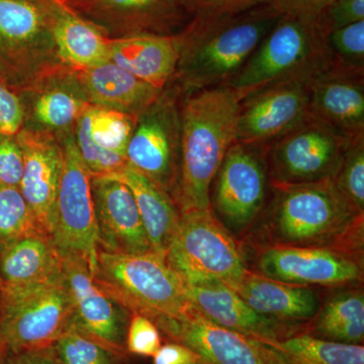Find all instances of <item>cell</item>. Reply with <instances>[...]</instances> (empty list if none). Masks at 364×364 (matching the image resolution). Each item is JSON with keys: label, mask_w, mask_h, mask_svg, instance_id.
<instances>
[{"label": "cell", "mask_w": 364, "mask_h": 364, "mask_svg": "<svg viewBox=\"0 0 364 364\" xmlns=\"http://www.w3.org/2000/svg\"><path fill=\"white\" fill-rule=\"evenodd\" d=\"M280 16L269 4L227 16H196L176 35L178 63L168 86L186 95L227 85Z\"/></svg>", "instance_id": "6da1fadb"}, {"label": "cell", "mask_w": 364, "mask_h": 364, "mask_svg": "<svg viewBox=\"0 0 364 364\" xmlns=\"http://www.w3.org/2000/svg\"><path fill=\"white\" fill-rule=\"evenodd\" d=\"M241 100L229 86L181 95V154L173 198L181 214L212 210L210 189L228 150L237 141Z\"/></svg>", "instance_id": "7a4b0ae2"}, {"label": "cell", "mask_w": 364, "mask_h": 364, "mask_svg": "<svg viewBox=\"0 0 364 364\" xmlns=\"http://www.w3.org/2000/svg\"><path fill=\"white\" fill-rule=\"evenodd\" d=\"M261 245L332 248L363 256L364 215L345 202L331 179L272 186Z\"/></svg>", "instance_id": "3957f363"}, {"label": "cell", "mask_w": 364, "mask_h": 364, "mask_svg": "<svg viewBox=\"0 0 364 364\" xmlns=\"http://www.w3.org/2000/svg\"><path fill=\"white\" fill-rule=\"evenodd\" d=\"M98 284L133 314L151 321L183 315L191 304L186 284L164 256L153 252L114 254L98 250L92 272Z\"/></svg>", "instance_id": "277c9868"}, {"label": "cell", "mask_w": 364, "mask_h": 364, "mask_svg": "<svg viewBox=\"0 0 364 364\" xmlns=\"http://www.w3.org/2000/svg\"><path fill=\"white\" fill-rule=\"evenodd\" d=\"M323 43L314 18L282 14L226 86L242 102L277 83L313 78L322 72Z\"/></svg>", "instance_id": "5b68a950"}, {"label": "cell", "mask_w": 364, "mask_h": 364, "mask_svg": "<svg viewBox=\"0 0 364 364\" xmlns=\"http://www.w3.org/2000/svg\"><path fill=\"white\" fill-rule=\"evenodd\" d=\"M165 259L186 284L218 282L234 287L249 269L239 240L212 210L181 214Z\"/></svg>", "instance_id": "8992f818"}, {"label": "cell", "mask_w": 364, "mask_h": 364, "mask_svg": "<svg viewBox=\"0 0 364 364\" xmlns=\"http://www.w3.org/2000/svg\"><path fill=\"white\" fill-rule=\"evenodd\" d=\"M55 0H0V51L23 91L69 68L53 33Z\"/></svg>", "instance_id": "52a82bcc"}, {"label": "cell", "mask_w": 364, "mask_h": 364, "mask_svg": "<svg viewBox=\"0 0 364 364\" xmlns=\"http://www.w3.org/2000/svg\"><path fill=\"white\" fill-rule=\"evenodd\" d=\"M73 322L63 277L58 282L0 286V336L7 351L53 346Z\"/></svg>", "instance_id": "ba28073f"}, {"label": "cell", "mask_w": 364, "mask_h": 364, "mask_svg": "<svg viewBox=\"0 0 364 364\" xmlns=\"http://www.w3.org/2000/svg\"><path fill=\"white\" fill-rule=\"evenodd\" d=\"M267 150L268 147L236 141L228 150L213 182V214L237 240L245 236L263 215L272 195Z\"/></svg>", "instance_id": "9c48e42d"}, {"label": "cell", "mask_w": 364, "mask_h": 364, "mask_svg": "<svg viewBox=\"0 0 364 364\" xmlns=\"http://www.w3.org/2000/svg\"><path fill=\"white\" fill-rule=\"evenodd\" d=\"M73 130L59 136L64 161L51 238L62 257L85 260L93 272L97 265V236L90 174L79 155Z\"/></svg>", "instance_id": "30bf717a"}, {"label": "cell", "mask_w": 364, "mask_h": 364, "mask_svg": "<svg viewBox=\"0 0 364 364\" xmlns=\"http://www.w3.org/2000/svg\"><path fill=\"white\" fill-rule=\"evenodd\" d=\"M181 97L173 86L165 87L136 119L127 148L129 166L171 196L176 189L181 167Z\"/></svg>", "instance_id": "8fae6325"}, {"label": "cell", "mask_w": 364, "mask_h": 364, "mask_svg": "<svg viewBox=\"0 0 364 364\" xmlns=\"http://www.w3.org/2000/svg\"><path fill=\"white\" fill-rule=\"evenodd\" d=\"M352 140L308 116L268 147L272 186L331 179Z\"/></svg>", "instance_id": "7c38bea8"}, {"label": "cell", "mask_w": 364, "mask_h": 364, "mask_svg": "<svg viewBox=\"0 0 364 364\" xmlns=\"http://www.w3.org/2000/svg\"><path fill=\"white\" fill-rule=\"evenodd\" d=\"M107 39L174 37L195 18L191 0H63Z\"/></svg>", "instance_id": "4fadbf2b"}, {"label": "cell", "mask_w": 364, "mask_h": 364, "mask_svg": "<svg viewBox=\"0 0 364 364\" xmlns=\"http://www.w3.org/2000/svg\"><path fill=\"white\" fill-rule=\"evenodd\" d=\"M256 272L286 284L304 287H360L363 256L332 248L260 245Z\"/></svg>", "instance_id": "5bb4252c"}, {"label": "cell", "mask_w": 364, "mask_h": 364, "mask_svg": "<svg viewBox=\"0 0 364 364\" xmlns=\"http://www.w3.org/2000/svg\"><path fill=\"white\" fill-rule=\"evenodd\" d=\"M62 277L73 306L72 327L112 348L127 351L133 313L97 284L85 260L63 258Z\"/></svg>", "instance_id": "9a60e30c"}, {"label": "cell", "mask_w": 364, "mask_h": 364, "mask_svg": "<svg viewBox=\"0 0 364 364\" xmlns=\"http://www.w3.org/2000/svg\"><path fill=\"white\" fill-rule=\"evenodd\" d=\"M310 79H291L242 100L237 142L269 147L309 116Z\"/></svg>", "instance_id": "2e32d148"}, {"label": "cell", "mask_w": 364, "mask_h": 364, "mask_svg": "<svg viewBox=\"0 0 364 364\" xmlns=\"http://www.w3.org/2000/svg\"><path fill=\"white\" fill-rule=\"evenodd\" d=\"M163 339L186 345L203 364H267L257 338L215 324L193 305L179 317L152 321Z\"/></svg>", "instance_id": "e0dca14e"}, {"label": "cell", "mask_w": 364, "mask_h": 364, "mask_svg": "<svg viewBox=\"0 0 364 364\" xmlns=\"http://www.w3.org/2000/svg\"><path fill=\"white\" fill-rule=\"evenodd\" d=\"M90 188L98 250L114 254L152 251L130 188L114 176H90Z\"/></svg>", "instance_id": "ac0fdd59"}, {"label": "cell", "mask_w": 364, "mask_h": 364, "mask_svg": "<svg viewBox=\"0 0 364 364\" xmlns=\"http://www.w3.org/2000/svg\"><path fill=\"white\" fill-rule=\"evenodd\" d=\"M16 136L23 153V172L18 188L41 232L51 236L63 169V146L59 136L23 127Z\"/></svg>", "instance_id": "d6986e66"}, {"label": "cell", "mask_w": 364, "mask_h": 364, "mask_svg": "<svg viewBox=\"0 0 364 364\" xmlns=\"http://www.w3.org/2000/svg\"><path fill=\"white\" fill-rule=\"evenodd\" d=\"M136 119L90 105L74 127V141L90 176H117L128 165L127 148Z\"/></svg>", "instance_id": "ffe728a7"}, {"label": "cell", "mask_w": 364, "mask_h": 364, "mask_svg": "<svg viewBox=\"0 0 364 364\" xmlns=\"http://www.w3.org/2000/svg\"><path fill=\"white\" fill-rule=\"evenodd\" d=\"M191 305L215 324L253 338L277 340L301 332L260 315L231 287L218 282L186 284Z\"/></svg>", "instance_id": "44dd1931"}, {"label": "cell", "mask_w": 364, "mask_h": 364, "mask_svg": "<svg viewBox=\"0 0 364 364\" xmlns=\"http://www.w3.org/2000/svg\"><path fill=\"white\" fill-rule=\"evenodd\" d=\"M233 289L256 312L280 324L305 331L320 309V296L311 287L268 279L248 269Z\"/></svg>", "instance_id": "7402d4cb"}, {"label": "cell", "mask_w": 364, "mask_h": 364, "mask_svg": "<svg viewBox=\"0 0 364 364\" xmlns=\"http://www.w3.org/2000/svg\"><path fill=\"white\" fill-rule=\"evenodd\" d=\"M309 86V116L349 140L364 136V77L318 73Z\"/></svg>", "instance_id": "603a6c76"}, {"label": "cell", "mask_w": 364, "mask_h": 364, "mask_svg": "<svg viewBox=\"0 0 364 364\" xmlns=\"http://www.w3.org/2000/svg\"><path fill=\"white\" fill-rule=\"evenodd\" d=\"M75 77L90 105L136 119L164 90L141 80L109 60L91 68L75 70Z\"/></svg>", "instance_id": "cb8c5ba5"}, {"label": "cell", "mask_w": 364, "mask_h": 364, "mask_svg": "<svg viewBox=\"0 0 364 364\" xmlns=\"http://www.w3.org/2000/svg\"><path fill=\"white\" fill-rule=\"evenodd\" d=\"M25 93L31 100L28 119L23 121L28 124H23V128L57 136L73 130L79 117L90 105L76 80L75 70L45 79Z\"/></svg>", "instance_id": "d4e9b609"}, {"label": "cell", "mask_w": 364, "mask_h": 364, "mask_svg": "<svg viewBox=\"0 0 364 364\" xmlns=\"http://www.w3.org/2000/svg\"><path fill=\"white\" fill-rule=\"evenodd\" d=\"M109 61L134 76L164 90L171 83L178 63L176 36H133L109 40Z\"/></svg>", "instance_id": "484cf974"}, {"label": "cell", "mask_w": 364, "mask_h": 364, "mask_svg": "<svg viewBox=\"0 0 364 364\" xmlns=\"http://www.w3.org/2000/svg\"><path fill=\"white\" fill-rule=\"evenodd\" d=\"M62 270L63 257L49 235H31L0 253L1 286L58 282Z\"/></svg>", "instance_id": "4316f807"}, {"label": "cell", "mask_w": 364, "mask_h": 364, "mask_svg": "<svg viewBox=\"0 0 364 364\" xmlns=\"http://www.w3.org/2000/svg\"><path fill=\"white\" fill-rule=\"evenodd\" d=\"M53 33L62 62L83 70L109 61V39L63 0H55Z\"/></svg>", "instance_id": "83f0119b"}, {"label": "cell", "mask_w": 364, "mask_h": 364, "mask_svg": "<svg viewBox=\"0 0 364 364\" xmlns=\"http://www.w3.org/2000/svg\"><path fill=\"white\" fill-rule=\"evenodd\" d=\"M114 177L124 181L135 196L153 252L165 257L181 222V214L173 198L129 165Z\"/></svg>", "instance_id": "f1b7e54d"}, {"label": "cell", "mask_w": 364, "mask_h": 364, "mask_svg": "<svg viewBox=\"0 0 364 364\" xmlns=\"http://www.w3.org/2000/svg\"><path fill=\"white\" fill-rule=\"evenodd\" d=\"M306 334L337 343L363 345L364 293L360 287H341L321 304L306 324Z\"/></svg>", "instance_id": "f546056e"}, {"label": "cell", "mask_w": 364, "mask_h": 364, "mask_svg": "<svg viewBox=\"0 0 364 364\" xmlns=\"http://www.w3.org/2000/svg\"><path fill=\"white\" fill-rule=\"evenodd\" d=\"M258 341L267 364H364L363 345L326 341L305 332Z\"/></svg>", "instance_id": "4dcf8cb0"}, {"label": "cell", "mask_w": 364, "mask_h": 364, "mask_svg": "<svg viewBox=\"0 0 364 364\" xmlns=\"http://www.w3.org/2000/svg\"><path fill=\"white\" fill-rule=\"evenodd\" d=\"M322 60L321 73L364 77V21L326 36Z\"/></svg>", "instance_id": "1f68e13d"}, {"label": "cell", "mask_w": 364, "mask_h": 364, "mask_svg": "<svg viewBox=\"0 0 364 364\" xmlns=\"http://www.w3.org/2000/svg\"><path fill=\"white\" fill-rule=\"evenodd\" d=\"M53 346L63 364H140L128 351L112 348L73 327Z\"/></svg>", "instance_id": "d6a6232c"}, {"label": "cell", "mask_w": 364, "mask_h": 364, "mask_svg": "<svg viewBox=\"0 0 364 364\" xmlns=\"http://www.w3.org/2000/svg\"><path fill=\"white\" fill-rule=\"evenodd\" d=\"M39 233L20 188L0 186V253L16 241Z\"/></svg>", "instance_id": "836d02e7"}, {"label": "cell", "mask_w": 364, "mask_h": 364, "mask_svg": "<svg viewBox=\"0 0 364 364\" xmlns=\"http://www.w3.org/2000/svg\"><path fill=\"white\" fill-rule=\"evenodd\" d=\"M331 181L352 210L364 215V136L349 144Z\"/></svg>", "instance_id": "e575fe53"}, {"label": "cell", "mask_w": 364, "mask_h": 364, "mask_svg": "<svg viewBox=\"0 0 364 364\" xmlns=\"http://www.w3.org/2000/svg\"><path fill=\"white\" fill-rule=\"evenodd\" d=\"M162 341L161 332L149 318L133 314L127 333L126 348L129 353L136 358H153Z\"/></svg>", "instance_id": "d590c367"}, {"label": "cell", "mask_w": 364, "mask_h": 364, "mask_svg": "<svg viewBox=\"0 0 364 364\" xmlns=\"http://www.w3.org/2000/svg\"><path fill=\"white\" fill-rule=\"evenodd\" d=\"M314 20L318 33L325 38L334 31L364 21V0H334Z\"/></svg>", "instance_id": "8d00e7d4"}, {"label": "cell", "mask_w": 364, "mask_h": 364, "mask_svg": "<svg viewBox=\"0 0 364 364\" xmlns=\"http://www.w3.org/2000/svg\"><path fill=\"white\" fill-rule=\"evenodd\" d=\"M23 153L16 136L0 134V186L20 188Z\"/></svg>", "instance_id": "74e56055"}, {"label": "cell", "mask_w": 364, "mask_h": 364, "mask_svg": "<svg viewBox=\"0 0 364 364\" xmlns=\"http://www.w3.org/2000/svg\"><path fill=\"white\" fill-rule=\"evenodd\" d=\"M25 119L23 102L20 97L9 88L0 75V134L16 135Z\"/></svg>", "instance_id": "f35d334b"}, {"label": "cell", "mask_w": 364, "mask_h": 364, "mask_svg": "<svg viewBox=\"0 0 364 364\" xmlns=\"http://www.w3.org/2000/svg\"><path fill=\"white\" fill-rule=\"evenodd\" d=\"M270 0H191L195 16H220L248 11Z\"/></svg>", "instance_id": "ab89813d"}, {"label": "cell", "mask_w": 364, "mask_h": 364, "mask_svg": "<svg viewBox=\"0 0 364 364\" xmlns=\"http://www.w3.org/2000/svg\"><path fill=\"white\" fill-rule=\"evenodd\" d=\"M153 364H202V359L186 345L167 341L153 356Z\"/></svg>", "instance_id": "60d3db41"}, {"label": "cell", "mask_w": 364, "mask_h": 364, "mask_svg": "<svg viewBox=\"0 0 364 364\" xmlns=\"http://www.w3.org/2000/svg\"><path fill=\"white\" fill-rule=\"evenodd\" d=\"M332 1L334 0H270L269 4L280 14L315 18Z\"/></svg>", "instance_id": "b9f144b4"}, {"label": "cell", "mask_w": 364, "mask_h": 364, "mask_svg": "<svg viewBox=\"0 0 364 364\" xmlns=\"http://www.w3.org/2000/svg\"><path fill=\"white\" fill-rule=\"evenodd\" d=\"M1 364H63L54 346L28 349L18 352L6 351Z\"/></svg>", "instance_id": "7bdbcfd3"}, {"label": "cell", "mask_w": 364, "mask_h": 364, "mask_svg": "<svg viewBox=\"0 0 364 364\" xmlns=\"http://www.w3.org/2000/svg\"><path fill=\"white\" fill-rule=\"evenodd\" d=\"M7 349L6 345L4 343V340H2L1 336H0V364H1L2 360H4V355H6Z\"/></svg>", "instance_id": "ee69618b"}, {"label": "cell", "mask_w": 364, "mask_h": 364, "mask_svg": "<svg viewBox=\"0 0 364 364\" xmlns=\"http://www.w3.org/2000/svg\"><path fill=\"white\" fill-rule=\"evenodd\" d=\"M0 286H1V282H0Z\"/></svg>", "instance_id": "f6af8a7d"}, {"label": "cell", "mask_w": 364, "mask_h": 364, "mask_svg": "<svg viewBox=\"0 0 364 364\" xmlns=\"http://www.w3.org/2000/svg\"><path fill=\"white\" fill-rule=\"evenodd\" d=\"M203 364V363H202Z\"/></svg>", "instance_id": "bcb514c9"}]
</instances>
